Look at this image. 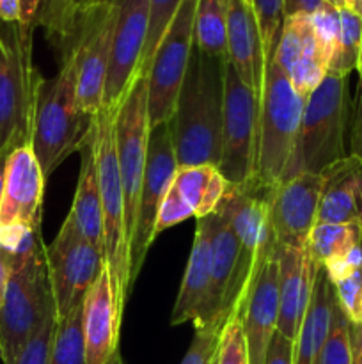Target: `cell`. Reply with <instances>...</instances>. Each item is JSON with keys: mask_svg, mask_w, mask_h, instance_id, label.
<instances>
[{"mask_svg": "<svg viewBox=\"0 0 362 364\" xmlns=\"http://www.w3.org/2000/svg\"><path fill=\"white\" fill-rule=\"evenodd\" d=\"M227 59L204 55L194 43L169 119L177 167L215 166L222 156L224 78Z\"/></svg>", "mask_w": 362, "mask_h": 364, "instance_id": "6da1fadb", "label": "cell"}, {"mask_svg": "<svg viewBox=\"0 0 362 364\" xmlns=\"http://www.w3.org/2000/svg\"><path fill=\"white\" fill-rule=\"evenodd\" d=\"M94 128V117L78 103L77 68L70 52L60 57V70L53 78H43L35 92L31 146L48 178L75 151H82Z\"/></svg>", "mask_w": 362, "mask_h": 364, "instance_id": "7a4b0ae2", "label": "cell"}, {"mask_svg": "<svg viewBox=\"0 0 362 364\" xmlns=\"http://www.w3.org/2000/svg\"><path fill=\"white\" fill-rule=\"evenodd\" d=\"M55 311L41 230L13 252V272L0 304V363L14 364L43 320Z\"/></svg>", "mask_w": 362, "mask_h": 364, "instance_id": "3957f363", "label": "cell"}, {"mask_svg": "<svg viewBox=\"0 0 362 364\" xmlns=\"http://www.w3.org/2000/svg\"><path fill=\"white\" fill-rule=\"evenodd\" d=\"M348 77L327 73L322 84L305 100L293 155L283 181L300 173L322 174L348 156Z\"/></svg>", "mask_w": 362, "mask_h": 364, "instance_id": "277c9868", "label": "cell"}, {"mask_svg": "<svg viewBox=\"0 0 362 364\" xmlns=\"http://www.w3.org/2000/svg\"><path fill=\"white\" fill-rule=\"evenodd\" d=\"M304 107V96L291 85L283 68L270 59L259 102L258 155L252 178L261 187L272 188L283 181L293 155Z\"/></svg>", "mask_w": 362, "mask_h": 364, "instance_id": "5b68a950", "label": "cell"}, {"mask_svg": "<svg viewBox=\"0 0 362 364\" xmlns=\"http://www.w3.org/2000/svg\"><path fill=\"white\" fill-rule=\"evenodd\" d=\"M116 109L103 107L94 116L92 148H94L96 171H98L99 196L103 210V252L112 277L114 291L124 311L130 295V244L124 226V192L119 176L114 134Z\"/></svg>", "mask_w": 362, "mask_h": 364, "instance_id": "8992f818", "label": "cell"}, {"mask_svg": "<svg viewBox=\"0 0 362 364\" xmlns=\"http://www.w3.org/2000/svg\"><path fill=\"white\" fill-rule=\"evenodd\" d=\"M0 53V153L31 142L35 92L41 75L32 64V41H25L16 23L2 32Z\"/></svg>", "mask_w": 362, "mask_h": 364, "instance_id": "52a82bcc", "label": "cell"}, {"mask_svg": "<svg viewBox=\"0 0 362 364\" xmlns=\"http://www.w3.org/2000/svg\"><path fill=\"white\" fill-rule=\"evenodd\" d=\"M116 20L117 7L114 0H99L94 6L80 11L73 36L62 52L73 55L78 103L82 110L92 117L103 107Z\"/></svg>", "mask_w": 362, "mask_h": 364, "instance_id": "ba28073f", "label": "cell"}, {"mask_svg": "<svg viewBox=\"0 0 362 364\" xmlns=\"http://www.w3.org/2000/svg\"><path fill=\"white\" fill-rule=\"evenodd\" d=\"M117 166L124 192V226L128 244H133L137 226L138 196L148 153V77L138 73L114 114Z\"/></svg>", "mask_w": 362, "mask_h": 364, "instance_id": "9c48e42d", "label": "cell"}, {"mask_svg": "<svg viewBox=\"0 0 362 364\" xmlns=\"http://www.w3.org/2000/svg\"><path fill=\"white\" fill-rule=\"evenodd\" d=\"M45 259L59 322L84 304L85 295L106 267L105 252L89 244L73 224L64 219L52 244L45 245Z\"/></svg>", "mask_w": 362, "mask_h": 364, "instance_id": "30bf717a", "label": "cell"}, {"mask_svg": "<svg viewBox=\"0 0 362 364\" xmlns=\"http://www.w3.org/2000/svg\"><path fill=\"white\" fill-rule=\"evenodd\" d=\"M259 102L261 100L258 95L227 63L224 78L222 156L219 171L233 187L245 185L256 174Z\"/></svg>", "mask_w": 362, "mask_h": 364, "instance_id": "8fae6325", "label": "cell"}, {"mask_svg": "<svg viewBox=\"0 0 362 364\" xmlns=\"http://www.w3.org/2000/svg\"><path fill=\"white\" fill-rule=\"evenodd\" d=\"M195 9L197 0H183L156 46L148 73L149 128L167 123L174 114L177 92L194 50Z\"/></svg>", "mask_w": 362, "mask_h": 364, "instance_id": "7c38bea8", "label": "cell"}, {"mask_svg": "<svg viewBox=\"0 0 362 364\" xmlns=\"http://www.w3.org/2000/svg\"><path fill=\"white\" fill-rule=\"evenodd\" d=\"M45 174L31 142L9 153L0 203V247L14 252L41 224Z\"/></svg>", "mask_w": 362, "mask_h": 364, "instance_id": "4fadbf2b", "label": "cell"}, {"mask_svg": "<svg viewBox=\"0 0 362 364\" xmlns=\"http://www.w3.org/2000/svg\"><path fill=\"white\" fill-rule=\"evenodd\" d=\"M177 171L176 149H174L172 134L169 121L149 128L148 153H146L144 176H142L141 196H138L137 226H135L133 244L130 251V283L133 287L146 255L155 242V231L158 210L174 180Z\"/></svg>", "mask_w": 362, "mask_h": 364, "instance_id": "5bb4252c", "label": "cell"}, {"mask_svg": "<svg viewBox=\"0 0 362 364\" xmlns=\"http://www.w3.org/2000/svg\"><path fill=\"white\" fill-rule=\"evenodd\" d=\"M248 364H265L266 350L279 323V256L277 242L259 258L240 302Z\"/></svg>", "mask_w": 362, "mask_h": 364, "instance_id": "9a60e30c", "label": "cell"}, {"mask_svg": "<svg viewBox=\"0 0 362 364\" xmlns=\"http://www.w3.org/2000/svg\"><path fill=\"white\" fill-rule=\"evenodd\" d=\"M117 7L103 107L117 109L141 70L149 28V0H114ZM102 107V109H103Z\"/></svg>", "mask_w": 362, "mask_h": 364, "instance_id": "2e32d148", "label": "cell"}, {"mask_svg": "<svg viewBox=\"0 0 362 364\" xmlns=\"http://www.w3.org/2000/svg\"><path fill=\"white\" fill-rule=\"evenodd\" d=\"M229 183L215 166L177 167L174 180L158 210L153 237L195 217L204 219L216 212Z\"/></svg>", "mask_w": 362, "mask_h": 364, "instance_id": "e0dca14e", "label": "cell"}, {"mask_svg": "<svg viewBox=\"0 0 362 364\" xmlns=\"http://www.w3.org/2000/svg\"><path fill=\"white\" fill-rule=\"evenodd\" d=\"M323 174L300 173L270 188V223L277 245L305 247L318 219Z\"/></svg>", "mask_w": 362, "mask_h": 364, "instance_id": "ac0fdd59", "label": "cell"}, {"mask_svg": "<svg viewBox=\"0 0 362 364\" xmlns=\"http://www.w3.org/2000/svg\"><path fill=\"white\" fill-rule=\"evenodd\" d=\"M216 210L227 217L231 230L240 242L241 255L252 263L275 244L270 223V188L254 180L240 187H227L226 196Z\"/></svg>", "mask_w": 362, "mask_h": 364, "instance_id": "d6986e66", "label": "cell"}, {"mask_svg": "<svg viewBox=\"0 0 362 364\" xmlns=\"http://www.w3.org/2000/svg\"><path fill=\"white\" fill-rule=\"evenodd\" d=\"M272 59L305 100L329 73V63L319 48L309 14L284 18Z\"/></svg>", "mask_w": 362, "mask_h": 364, "instance_id": "ffe728a7", "label": "cell"}, {"mask_svg": "<svg viewBox=\"0 0 362 364\" xmlns=\"http://www.w3.org/2000/svg\"><path fill=\"white\" fill-rule=\"evenodd\" d=\"M123 309L116 299L109 267L102 270L96 283L85 295L82 309L85 361L87 364H109L119 352V333Z\"/></svg>", "mask_w": 362, "mask_h": 364, "instance_id": "44dd1931", "label": "cell"}, {"mask_svg": "<svg viewBox=\"0 0 362 364\" xmlns=\"http://www.w3.org/2000/svg\"><path fill=\"white\" fill-rule=\"evenodd\" d=\"M279 256V323L277 331L297 341L307 313L319 267L305 247L277 245Z\"/></svg>", "mask_w": 362, "mask_h": 364, "instance_id": "7402d4cb", "label": "cell"}, {"mask_svg": "<svg viewBox=\"0 0 362 364\" xmlns=\"http://www.w3.org/2000/svg\"><path fill=\"white\" fill-rule=\"evenodd\" d=\"M212 240L213 213L197 220L194 244L170 316V326H181L185 322H194V329L206 326V309L212 284Z\"/></svg>", "mask_w": 362, "mask_h": 364, "instance_id": "603a6c76", "label": "cell"}, {"mask_svg": "<svg viewBox=\"0 0 362 364\" xmlns=\"http://www.w3.org/2000/svg\"><path fill=\"white\" fill-rule=\"evenodd\" d=\"M227 63L261 100L266 59L256 13L247 0H226Z\"/></svg>", "mask_w": 362, "mask_h": 364, "instance_id": "cb8c5ba5", "label": "cell"}, {"mask_svg": "<svg viewBox=\"0 0 362 364\" xmlns=\"http://www.w3.org/2000/svg\"><path fill=\"white\" fill-rule=\"evenodd\" d=\"M323 191L319 199L318 223H362V162L355 156L323 171Z\"/></svg>", "mask_w": 362, "mask_h": 364, "instance_id": "d4e9b609", "label": "cell"}, {"mask_svg": "<svg viewBox=\"0 0 362 364\" xmlns=\"http://www.w3.org/2000/svg\"><path fill=\"white\" fill-rule=\"evenodd\" d=\"M336 301L334 287L327 277L325 270L319 269L316 274L314 290L307 313L302 322L300 333L295 341V364H319L323 347L327 343L332 320V308Z\"/></svg>", "mask_w": 362, "mask_h": 364, "instance_id": "484cf974", "label": "cell"}, {"mask_svg": "<svg viewBox=\"0 0 362 364\" xmlns=\"http://www.w3.org/2000/svg\"><path fill=\"white\" fill-rule=\"evenodd\" d=\"M75 230L96 247L103 249V210L99 196L98 171H96L92 135L82 149L80 174H78L77 191H75L73 206L66 217Z\"/></svg>", "mask_w": 362, "mask_h": 364, "instance_id": "4316f807", "label": "cell"}, {"mask_svg": "<svg viewBox=\"0 0 362 364\" xmlns=\"http://www.w3.org/2000/svg\"><path fill=\"white\" fill-rule=\"evenodd\" d=\"M362 245V223H318L309 233L305 249L312 262L322 269L339 262Z\"/></svg>", "mask_w": 362, "mask_h": 364, "instance_id": "83f0119b", "label": "cell"}, {"mask_svg": "<svg viewBox=\"0 0 362 364\" xmlns=\"http://www.w3.org/2000/svg\"><path fill=\"white\" fill-rule=\"evenodd\" d=\"M194 43L204 55L227 59L226 0H197Z\"/></svg>", "mask_w": 362, "mask_h": 364, "instance_id": "f1b7e54d", "label": "cell"}, {"mask_svg": "<svg viewBox=\"0 0 362 364\" xmlns=\"http://www.w3.org/2000/svg\"><path fill=\"white\" fill-rule=\"evenodd\" d=\"M341 32L336 53L330 60L329 73L348 77L351 71L357 70L358 53H361L362 41V18L350 7L339 9Z\"/></svg>", "mask_w": 362, "mask_h": 364, "instance_id": "f546056e", "label": "cell"}, {"mask_svg": "<svg viewBox=\"0 0 362 364\" xmlns=\"http://www.w3.org/2000/svg\"><path fill=\"white\" fill-rule=\"evenodd\" d=\"M82 309L84 304L70 313L66 318L57 322L48 364H87L84 329H82Z\"/></svg>", "mask_w": 362, "mask_h": 364, "instance_id": "4dcf8cb0", "label": "cell"}, {"mask_svg": "<svg viewBox=\"0 0 362 364\" xmlns=\"http://www.w3.org/2000/svg\"><path fill=\"white\" fill-rule=\"evenodd\" d=\"M183 0H149V28H148V41H146L144 55H142L141 70L138 73L148 77L149 68H151L153 55L156 52V46L162 41L163 34L169 28L170 21L176 16Z\"/></svg>", "mask_w": 362, "mask_h": 364, "instance_id": "1f68e13d", "label": "cell"}, {"mask_svg": "<svg viewBox=\"0 0 362 364\" xmlns=\"http://www.w3.org/2000/svg\"><path fill=\"white\" fill-rule=\"evenodd\" d=\"M319 364H353L350 322L337 304V299L334 301L329 338H327V343L323 347L322 363Z\"/></svg>", "mask_w": 362, "mask_h": 364, "instance_id": "d6a6232c", "label": "cell"}, {"mask_svg": "<svg viewBox=\"0 0 362 364\" xmlns=\"http://www.w3.org/2000/svg\"><path fill=\"white\" fill-rule=\"evenodd\" d=\"M252 9L256 13L259 32H261L265 59L268 63L275 52L280 28L284 23V0H252Z\"/></svg>", "mask_w": 362, "mask_h": 364, "instance_id": "836d02e7", "label": "cell"}, {"mask_svg": "<svg viewBox=\"0 0 362 364\" xmlns=\"http://www.w3.org/2000/svg\"><path fill=\"white\" fill-rule=\"evenodd\" d=\"M229 318H216L208 326L195 329L194 340H192L185 358L181 359V364H212L215 361L222 333Z\"/></svg>", "mask_w": 362, "mask_h": 364, "instance_id": "e575fe53", "label": "cell"}, {"mask_svg": "<svg viewBox=\"0 0 362 364\" xmlns=\"http://www.w3.org/2000/svg\"><path fill=\"white\" fill-rule=\"evenodd\" d=\"M337 304L348 322L362 326V263L343 279L332 283Z\"/></svg>", "mask_w": 362, "mask_h": 364, "instance_id": "d590c367", "label": "cell"}, {"mask_svg": "<svg viewBox=\"0 0 362 364\" xmlns=\"http://www.w3.org/2000/svg\"><path fill=\"white\" fill-rule=\"evenodd\" d=\"M216 364H248V350L243 326H241L240 306L227 320L222 340H220L219 354H216Z\"/></svg>", "mask_w": 362, "mask_h": 364, "instance_id": "8d00e7d4", "label": "cell"}, {"mask_svg": "<svg viewBox=\"0 0 362 364\" xmlns=\"http://www.w3.org/2000/svg\"><path fill=\"white\" fill-rule=\"evenodd\" d=\"M311 16L312 28H314L316 39H318V45L322 48L323 55H325L327 63L330 66V60H332L334 53H336L337 43H339V32H341V18H339V9L329 6V4H323L316 13L309 14Z\"/></svg>", "mask_w": 362, "mask_h": 364, "instance_id": "74e56055", "label": "cell"}, {"mask_svg": "<svg viewBox=\"0 0 362 364\" xmlns=\"http://www.w3.org/2000/svg\"><path fill=\"white\" fill-rule=\"evenodd\" d=\"M57 329V316L55 311L50 313L41 326L35 329L31 340L23 347V350L18 355L14 364H48L50 352H52L53 336H55Z\"/></svg>", "mask_w": 362, "mask_h": 364, "instance_id": "f35d334b", "label": "cell"}, {"mask_svg": "<svg viewBox=\"0 0 362 364\" xmlns=\"http://www.w3.org/2000/svg\"><path fill=\"white\" fill-rule=\"evenodd\" d=\"M348 144L350 151L348 155L355 156L362 162V89H358L355 102L350 109V119H348Z\"/></svg>", "mask_w": 362, "mask_h": 364, "instance_id": "ab89813d", "label": "cell"}, {"mask_svg": "<svg viewBox=\"0 0 362 364\" xmlns=\"http://www.w3.org/2000/svg\"><path fill=\"white\" fill-rule=\"evenodd\" d=\"M265 364H295V341L275 331L266 350Z\"/></svg>", "mask_w": 362, "mask_h": 364, "instance_id": "60d3db41", "label": "cell"}, {"mask_svg": "<svg viewBox=\"0 0 362 364\" xmlns=\"http://www.w3.org/2000/svg\"><path fill=\"white\" fill-rule=\"evenodd\" d=\"M41 4L43 0H20V21L16 23V27L25 41H32L34 38V28L38 27Z\"/></svg>", "mask_w": 362, "mask_h": 364, "instance_id": "b9f144b4", "label": "cell"}, {"mask_svg": "<svg viewBox=\"0 0 362 364\" xmlns=\"http://www.w3.org/2000/svg\"><path fill=\"white\" fill-rule=\"evenodd\" d=\"M323 4V0H284V18L293 14H312Z\"/></svg>", "mask_w": 362, "mask_h": 364, "instance_id": "7bdbcfd3", "label": "cell"}, {"mask_svg": "<svg viewBox=\"0 0 362 364\" xmlns=\"http://www.w3.org/2000/svg\"><path fill=\"white\" fill-rule=\"evenodd\" d=\"M11 272H13V252L0 247V304H2L4 294H6L7 283H9Z\"/></svg>", "mask_w": 362, "mask_h": 364, "instance_id": "ee69618b", "label": "cell"}, {"mask_svg": "<svg viewBox=\"0 0 362 364\" xmlns=\"http://www.w3.org/2000/svg\"><path fill=\"white\" fill-rule=\"evenodd\" d=\"M0 21L6 25L20 21V0H0Z\"/></svg>", "mask_w": 362, "mask_h": 364, "instance_id": "f6af8a7d", "label": "cell"}, {"mask_svg": "<svg viewBox=\"0 0 362 364\" xmlns=\"http://www.w3.org/2000/svg\"><path fill=\"white\" fill-rule=\"evenodd\" d=\"M351 338V359L353 364H362V326L350 323Z\"/></svg>", "mask_w": 362, "mask_h": 364, "instance_id": "bcb514c9", "label": "cell"}, {"mask_svg": "<svg viewBox=\"0 0 362 364\" xmlns=\"http://www.w3.org/2000/svg\"><path fill=\"white\" fill-rule=\"evenodd\" d=\"M99 0H71V9H73L75 16L78 18V13L84 9H87V7L94 6V4H98Z\"/></svg>", "mask_w": 362, "mask_h": 364, "instance_id": "7dc6e473", "label": "cell"}, {"mask_svg": "<svg viewBox=\"0 0 362 364\" xmlns=\"http://www.w3.org/2000/svg\"><path fill=\"white\" fill-rule=\"evenodd\" d=\"M7 159H9V153H7V151L0 153V203H2V192H4V180H6Z\"/></svg>", "mask_w": 362, "mask_h": 364, "instance_id": "c3c4849f", "label": "cell"}, {"mask_svg": "<svg viewBox=\"0 0 362 364\" xmlns=\"http://www.w3.org/2000/svg\"><path fill=\"white\" fill-rule=\"evenodd\" d=\"M323 2L329 4V6H332V7H336V9H343V7H348L344 0H323Z\"/></svg>", "mask_w": 362, "mask_h": 364, "instance_id": "681fc988", "label": "cell"}, {"mask_svg": "<svg viewBox=\"0 0 362 364\" xmlns=\"http://www.w3.org/2000/svg\"><path fill=\"white\" fill-rule=\"evenodd\" d=\"M350 9L353 11V13H357L358 16L362 18V0H353V2H351V6H350Z\"/></svg>", "mask_w": 362, "mask_h": 364, "instance_id": "f907efd6", "label": "cell"}, {"mask_svg": "<svg viewBox=\"0 0 362 364\" xmlns=\"http://www.w3.org/2000/svg\"><path fill=\"white\" fill-rule=\"evenodd\" d=\"M357 71H358V78H361V89H362V41H361V53H358Z\"/></svg>", "mask_w": 362, "mask_h": 364, "instance_id": "816d5d0a", "label": "cell"}, {"mask_svg": "<svg viewBox=\"0 0 362 364\" xmlns=\"http://www.w3.org/2000/svg\"><path fill=\"white\" fill-rule=\"evenodd\" d=\"M109 364H123V359H121V354H119V352H117V354L114 355L112 359H110Z\"/></svg>", "mask_w": 362, "mask_h": 364, "instance_id": "f5cc1de1", "label": "cell"}, {"mask_svg": "<svg viewBox=\"0 0 362 364\" xmlns=\"http://www.w3.org/2000/svg\"><path fill=\"white\" fill-rule=\"evenodd\" d=\"M4 46H6V39H4V34H2V31H0V53L4 52Z\"/></svg>", "mask_w": 362, "mask_h": 364, "instance_id": "db71d44e", "label": "cell"}, {"mask_svg": "<svg viewBox=\"0 0 362 364\" xmlns=\"http://www.w3.org/2000/svg\"><path fill=\"white\" fill-rule=\"evenodd\" d=\"M344 2H346V6L350 7V6H351V2H353V0H344Z\"/></svg>", "mask_w": 362, "mask_h": 364, "instance_id": "11a10c76", "label": "cell"}, {"mask_svg": "<svg viewBox=\"0 0 362 364\" xmlns=\"http://www.w3.org/2000/svg\"><path fill=\"white\" fill-rule=\"evenodd\" d=\"M212 364H216V358H215V361H213V363H212Z\"/></svg>", "mask_w": 362, "mask_h": 364, "instance_id": "9f6ffc18", "label": "cell"}, {"mask_svg": "<svg viewBox=\"0 0 362 364\" xmlns=\"http://www.w3.org/2000/svg\"><path fill=\"white\" fill-rule=\"evenodd\" d=\"M247 2H251V4H252V0H247Z\"/></svg>", "mask_w": 362, "mask_h": 364, "instance_id": "6f0895ef", "label": "cell"}]
</instances>
